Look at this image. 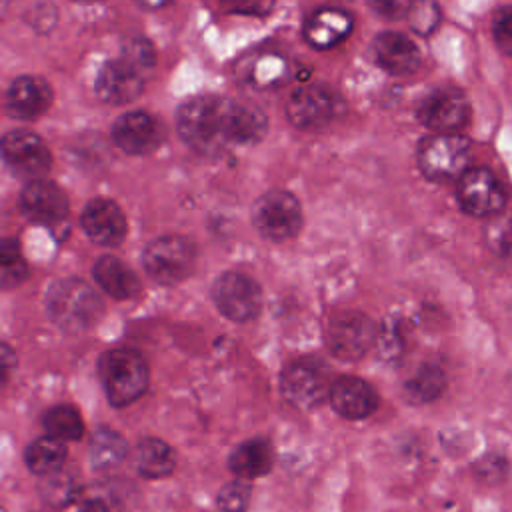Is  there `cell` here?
Returning <instances> with one entry per match:
<instances>
[{
  "mask_svg": "<svg viewBox=\"0 0 512 512\" xmlns=\"http://www.w3.org/2000/svg\"><path fill=\"white\" fill-rule=\"evenodd\" d=\"M418 118L434 132H458L470 118V104L458 88H438L418 106Z\"/></svg>",
  "mask_w": 512,
  "mask_h": 512,
  "instance_id": "cell-15",
  "label": "cell"
},
{
  "mask_svg": "<svg viewBox=\"0 0 512 512\" xmlns=\"http://www.w3.org/2000/svg\"><path fill=\"white\" fill-rule=\"evenodd\" d=\"M176 128L196 152L220 156L232 146L260 142L268 132V120L256 106L204 94L186 100L178 108Z\"/></svg>",
  "mask_w": 512,
  "mask_h": 512,
  "instance_id": "cell-1",
  "label": "cell"
},
{
  "mask_svg": "<svg viewBox=\"0 0 512 512\" xmlns=\"http://www.w3.org/2000/svg\"><path fill=\"white\" fill-rule=\"evenodd\" d=\"M112 138L122 152L144 156L164 142L166 128L154 114L146 110H132L116 118L112 124Z\"/></svg>",
  "mask_w": 512,
  "mask_h": 512,
  "instance_id": "cell-14",
  "label": "cell"
},
{
  "mask_svg": "<svg viewBox=\"0 0 512 512\" xmlns=\"http://www.w3.org/2000/svg\"><path fill=\"white\" fill-rule=\"evenodd\" d=\"M252 222L268 240L282 242L294 238L302 228L300 202L286 190H270L254 202Z\"/></svg>",
  "mask_w": 512,
  "mask_h": 512,
  "instance_id": "cell-8",
  "label": "cell"
},
{
  "mask_svg": "<svg viewBox=\"0 0 512 512\" xmlns=\"http://www.w3.org/2000/svg\"><path fill=\"white\" fill-rule=\"evenodd\" d=\"M76 2H86V4H90V2H100V0H76Z\"/></svg>",
  "mask_w": 512,
  "mask_h": 512,
  "instance_id": "cell-38",
  "label": "cell"
},
{
  "mask_svg": "<svg viewBox=\"0 0 512 512\" xmlns=\"http://www.w3.org/2000/svg\"><path fill=\"white\" fill-rule=\"evenodd\" d=\"M132 462L140 476L156 480L172 474L176 466V454L166 442L158 438H146L136 446Z\"/></svg>",
  "mask_w": 512,
  "mask_h": 512,
  "instance_id": "cell-24",
  "label": "cell"
},
{
  "mask_svg": "<svg viewBox=\"0 0 512 512\" xmlns=\"http://www.w3.org/2000/svg\"><path fill=\"white\" fill-rule=\"evenodd\" d=\"M6 112L18 120H34L48 112L52 88L40 76H18L6 90Z\"/></svg>",
  "mask_w": 512,
  "mask_h": 512,
  "instance_id": "cell-18",
  "label": "cell"
},
{
  "mask_svg": "<svg viewBox=\"0 0 512 512\" xmlns=\"http://www.w3.org/2000/svg\"><path fill=\"white\" fill-rule=\"evenodd\" d=\"M220 2L238 12H260L268 0H220Z\"/></svg>",
  "mask_w": 512,
  "mask_h": 512,
  "instance_id": "cell-35",
  "label": "cell"
},
{
  "mask_svg": "<svg viewBox=\"0 0 512 512\" xmlns=\"http://www.w3.org/2000/svg\"><path fill=\"white\" fill-rule=\"evenodd\" d=\"M410 28L418 34H430L440 22V8L434 0H416L414 8L406 16Z\"/></svg>",
  "mask_w": 512,
  "mask_h": 512,
  "instance_id": "cell-31",
  "label": "cell"
},
{
  "mask_svg": "<svg viewBox=\"0 0 512 512\" xmlns=\"http://www.w3.org/2000/svg\"><path fill=\"white\" fill-rule=\"evenodd\" d=\"M98 374L108 402L116 408L138 400L148 386L146 360L132 348H114L102 354Z\"/></svg>",
  "mask_w": 512,
  "mask_h": 512,
  "instance_id": "cell-4",
  "label": "cell"
},
{
  "mask_svg": "<svg viewBox=\"0 0 512 512\" xmlns=\"http://www.w3.org/2000/svg\"><path fill=\"white\" fill-rule=\"evenodd\" d=\"M46 478L48 480L44 484V498L50 500L54 506H66L76 494V486L72 484V480L58 472H54Z\"/></svg>",
  "mask_w": 512,
  "mask_h": 512,
  "instance_id": "cell-32",
  "label": "cell"
},
{
  "mask_svg": "<svg viewBox=\"0 0 512 512\" xmlns=\"http://www.w3.org/2000/svg\"><path fill=\"white\" fill-rule=\"evenodd\" d=\"M216 308L234 322H248L258 316L262 306L260 286L242 272H224L212 286Z\"/></svg>",
  "mask_w": 512,
  "mask_h": 512,
  "instance_id": "cell-9",
  "label": "cell"
},
{
  "mask_svg": "<svg viewBox=\"0 0 512 512\" xmlns=\"http://www.w3.org/2000/svg\"><path fill=\"white\" fill-rule=\"evenodd\" d=\"M196 262V248L182 236H160L142 254V264L152 280L164 286L178 284L190 276Z\"/></svg>",
  "mask_w": 512,
  "mask_h": 512,
  "instance_id": "cell-6",
  "label": "cell"
},
{
  "mask_svg": "<svg viewBox=\"0 0 512 512\" xmlns=\"http://www.w3.org/2000/svg\"><path fill=\"white\" fill-rule=\"evenodd\" d=\"M328 380H326V370L322 364L300 358L292 364L286 366L280 378V390L282 396L296 408L310 410L318 406L330 392Z\"/></svg>",
  "mask_w": 512,
  "mask_h": 512,
  "instance_id": "cell-11",
  "label": "cell"
},
{
  "mask_svg": "<svg viewBox=\"0 0 512 512\" xmlns=\"http://www.w3.org/2000/svg\"><path fill=\"white\" fill-rule=\"evenodd\" d=\"M446 388V376L438 366L426 364L414 372L406 382L404 394L412 404H426L436 400Z\"/></svg>",
  "mask_w": 512,
  "mask_h": 512,
  "instance_id": "cell-27",
  "label": "cell"
},
{
  "mask_svg": "<svg viewBox=\"0 0 512 512\" xmlns=\"http://www.w3.org/2000/svg\"><path fill=\"white\" fill-rule=\"evenodd\" d=\"M492 30L500 50L512 56V8H504L494 16Z\"/></svg>",
  "mask_w": 512,
  "mask_h": 512,
  "instance_id": "cell-34",
  "label": "cell"
},
{
  "mask_svg": "<svg viewBox=\"0 0 512 512\" xmlns=\"http://www.w3.org/2000/svg\"><path fill=\"white\" fill-rule=\"evenodd\" d=\"M80 224L86 236L100 246H118L126 236V216L108 198L90 200L82 210Z\"/></svg>",
  "mask_w": 512,
  "mask_h": 512,
  "instance_id": "cell-17",
  "label": "cell"
},
{
  "mask_svg": "<svg viewBox=\"0 0 512 512\" xmlns=\"http://www.w3.org/2000/svg\"><path fill=\"white\" fill-rule=\"evenodd\" d=\"M126 452H128V446L118 432H114L110 428H98L92 434L90 460H92L94 468H98V470L114 468L126 458Z\"/></svg>",
  "mask_w": 512,
  "mask_h": 512,
  "instance_id": "cell-26",
  "label": "cell"
},
{
  "mask_svg": "<svg viewBox=\"0 0 512 512\" xmlns=\"http://www.w3.org/2000/svg\"><path fill=\"white\" fill-rule=\"evenodd\" d=\"M46 310L50 320L64 332H80L98 322L104 304L84 280L60 278L46 292Z\"/></svg>",
  "mask_w": 512,
  "mask_h": 512,
  "instance_id": "cell-3",
  "label": "cell"
},
{
  "mask_svg": "<svg viewBox=\"0 0 512 512\" xmlns=\"http://www.w3.org/2000/svg\"><path fill=\"white\" fill-rule=\"evenodd\" d=\"M370 54L382 70L394 76L412 74L420 66L418 46L400 32H380L370 46Z\"/></svg>",
  "mask_w": 512,
  "mask_h": 512,
  "instance_id": "cell-20",
  "label": "cell"
},
{
  "mask_svg": "<svg viewBox=\"0 0 512 512\" xmlns=\"http://www.w3.org/2000/svg\"><path fill=\"white\" fill-rule=\"evenodd\" d=\"M374 340L376 326L362 312H340L330 320L326 330L330 352L344 362L362 358Z\"/></svg>",
  "mask_w": 512,
  "mask_h": 512,
  "instance_id": "cell-10",
  "label": "cell"
},
{
  "mask_svg": "<svg viewBox=\"0 0 512 512\" xmlns=\"http://www.w3.org/2000/svg\"><path fill=\"white\" fill-rule=\"evenodd\" d=\"M64 460H66L64 442L50 434L34 440L24 452V462L28 470L40 476H50L58 472Z\"/></svg>",
  "mask_w": 512,
  "mask_h": 512,
  "instance_id": "cell-25",
  "label": "cell"
},
{
  "mask_svg": "<svg viewBox=\"0 0 512 512\" xmlns=\"http://www.w3.org/2000/svg\"><path fill=\"white\" fill-rule=\"evenodd\" d=\"M366 4L376 16L384 20H398L410 14L416 0H366Z\"/></svg>",
  "mask_w": 512,
  "mask_h": 512,
  "instance_id": "cell-33",
  "label": "cell"
},
{
  "mask_svg": "<svg viewBox=\"0 0 512 512\" xmlns=\"http://www.w3.org/2000/svg\"><path fill=\"white\" fill-rule=\"evenodd\" d=\"M28 276L26 260L22 258L20 246L14 238H6L0 246V280L4 288H12Z\"/></svg>",
  "mask_w": 512,
  "mask_h": 512,
  "instance_id": "cell-29",
  "label": "cell"
},
{
  "mask_svg": "<svg viewBox=\"0 0 512 512\" xmlns=\"http://www.w3.org/2000/svg\"><path fill=\"white\" fill-rule=\"evenodd\" d=\"M344 112L338 92L322 84H304L286 102V118L300 130H322Z\"/></svg>",
  "mask_w": 512,
  "mask_h": 512,
  "instance_id": "cell-7",
  "label": "cell"
},
{
  "mask_svg": "<svg viewBox=\"0 0 512 512\" xmlns=\"http://www.w3.org/2000/svg\"><path fill=\"white\" fill-rule=\"evenodd\" d=\"M44 428L50 436L62 442H74L84 434L82 416L74 406L60 404L44 414Z\"/></svg>",
  "mask_w": 512,
  "mask_h": 512,
  "instance_id": "cell-28",
  "label": "cell"
},
{
  "mask_svg": "<svg viewBox=\"0 0 512 512\" xmlns=\"http://www.w3.org/2000/svg\"><path fill=\"white\" fill-rule=\"evenodd\" d=\"M250 494V484L244 478H238L220 488L216 504L220 512H246L250 504Z\"/></svg>",
  "mask_w": 512,
  "mask_h": 512,
  "instance_id": "cell-30",
  "label": "cell"
},
{
  "mask_svg": "<svg viewBox=\"0 0 512 512\" xmlns=\"http://www.w3.org/2000/svg\"><path fill=\"white\" fill-rule=\"evenodd\" d=\"M418 166L434 182L458 180L470 168V142L456 132H436L418 146Z\"/></svg>",
  "mask_w": 512,
  "mask_h": 512,
  "instance_id": "cell-5",
  "label": "cell"
},
{
  "mask_svg": "<svg viewBox=\"0 0 512 512\" xmlns=\"http://www.w3.org/2000/svg\"><path fill=\"white\" fill-rule=\"evenodd\" d=\"M134 2L146 10H158V8H164L166 4H170L172 0H134Z\"/></svg>",
  "mask_w": 512,
  "mask_h": 512,
  "instance_id": "cell-37",
  "label": "cell"
},
{
  "mask_svg": "<svg viewBox=\"0 0 512 512\" xmlns=\"http://www.w3.org/2000/svg\"><path fill=\"white\" fill-rule=\"evenodd\" d=\"M78 512H110V510H108L106 504H102L100 500H88V502H84V504L80 506Z\"/></svg>",
  "mask_w": 512,
  "mask_h": 512,
  "instance_id": "cell-36",
  "label": "cell"
},
{
  "mask_svg": "<svg viewBox=\"0 0 512 512\" xmlns=\"http://www.w3.org/2000/svg\"><path fill=\"white\" fill-rule=\"evenodd\" d=\"M156 66L154 48L146 38H130L118 56L106 60L96 76V94L106 104H128L136 100Z\"/></svg>",
  "mask_w": 512,
  "mask_h": 512,
  "instance_id": "cell-2",
  "label": "cell"
},
{
  "mask_svg": "<svg viewBox=\"0 0 512 512\" xmlns=\"http://www.w3.org/2000/svg\"><path fill=\"white\" fill-rule=\"evenodd\" d=\"M330 406L336 414L348 420H362L378 406L374 388L358 376H340L332 382L328 392Z\"/></svg>",
  "mask_w": 512,
  "mask_h": 512,
  "instance_id": "cell-19",
  "label": "cell"
},
{
  "mask_svg": "<svg viewBox=\"0 0 512 512\" xmlns=\"http://www.w3.org/2000/svg\"><path fill=\"white\" fill-rule=\"evenodd\" d=\"M92 272L96 284L114 300H128L140 292V278L116 256H100L94 262Z\"/></svg>",
  "mask_w": 512,
  "mask_h": 512,
  "instance_id": "cell-22",
  "label": "cell"
},
{
  "mask_svg": "<svg viewBox=\"0 0 512 512\" xmlns=\"http://www.w3.org/2000/svg\"><path fill=\"white\" fill-rule=\"evenodd\" d=\"M20 208L36 224H58L68 214V200L62 188L46 178L30 180L20 194Z\"/></svg>",
  "mask_w": 512,
  "mask_h": 512,
  "instance_id": "cell-16",
  "label": "cell"
},
{
  "mask_svg": "<svg viewBox=\"0 0 512 512\" xmlns=\"http://www.w3.org/2000/svg\"><path fill=\"white\" fill-rule=\"evenodd\" d=\"M274 464V448L266 438H250L238 444L228 460L230 470L244 480L258 478L270 472Z\"/></svg>",
  "mask_w": 512,
  "mask_h": 512,
  "instance_id": "cell-23",
  "label": "cell"
},
{
  "mask_svg": "<svg viewBox=\"0 0 512 512\" xmlns=\"http://www.w3.org/2000/svg\"><path fill=\"white\" fill-rule=\"evenodd\" d=\"M354 20L342 8H320L308 16L304 24V38L314 48H332L352 32Z\"/></svg>",
  "mask_w": 512,
  "mask_h": 512,
  "instance_id": "cell-21",
  "label": "cell"
},
{
  "mask_svg": "<svg viewBox=\"0 0 512 512\" xmlns=\"http://www.w3.org/2000/svg\"><path fill=\"white\" fill-rule=\"evenodd\" d=\"M6 166L24 178H42L52 166V154L44 140L30 130H10L2 138Z\"/></svg>",
  "mask_w": 512,
  "mask_h": 512,
  "instance_id": "cell-13",
  "label": "cell"
},
{
  "mask_svg": "<svg viewBox=\"0 0 512 512\" xmlns=\"http://www.w3.org/2000/svg\"><path fill=\"white\" fill-rule=\"evenodd\" d=\"M456 196L462 210L472 216H494L506 204L504 186L488 168H468L458 178Z\"/></svg>",
  "mask_w": 512,
  "mask_h": 512,
  "instance_id": "cell-12",
  "label": "cell"
}]
</instances>
